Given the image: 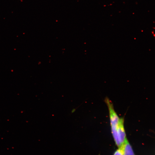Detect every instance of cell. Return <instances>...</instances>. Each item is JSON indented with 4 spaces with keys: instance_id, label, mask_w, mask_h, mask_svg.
<instances>
[{
    "instance_id": "cell-2",
    "label": "cell",
    "mask_w": 155,
    "mask_h": 155,
    "mask_svg": "<svg viewBox=\"0 0 155 155\" xmlns=\"http://www.w3.org/2000/svg\"><path fill=\"white\" fill-rule=\"evenodd\" d=\"M124 122L123 118H120L117 127L116 137L114 141L116 145L118 148L123 144L127 138L124 127Z\"/></svg>"
},
{
    "instance_id": "cell-3",
    "label": "cell",
    "mask_w": 155,
    "mask_h": 155,
    "mask_svg": "<svg viewBox=\"0 0 155 155\" xmlns=\"http://www.w3.org/2000/svg\"><path fill=\"white\" fill-rule=\"evenodd\" d=\"M122 146L123 151V155H135L132 147L127 138Z\"/></svg>"
},
{
    "instance_id": "cell-4",
    "label": "cell",
    "mask_w": 155,
    "mask_h": 155,
    "mask_svg": "<svg viewBox=\"0 0 155 155\" xmlns=\"http://www.w3.org/2000/svg\"><path fill=\"white\" fill-rule=\"evenodd\" d=\"M113 155H123V151L122 146L114 152Z\"/></svg>"
},
{
    "instance_id": "cell-1",
    "label": "cell",
    "mask_w": 155,
    "mask_h": 155,
    "mask_svg": "<svg viewBox=\"0 0 155 155\" xmlns=\"http://www.w3.org/2000/svg\"><path fill=\"white\" fill-rule=\"evenodd\" d=\"M105 101L108 109L111 133L114 139L116 137L117 129L120 118L115 112L113 104L109 99L106 98L105 99Z\"/></svg>"
},
{
    "instance_id": "cell-5",
    "label": "cell",
    "mask_w": 155,
    "mask_h": 155,
    "mask_svg": "<svg viewBox=\"0 0 155 155\" xmlns=\"http://www.w3.org/2000/svg\"><path fill=\"white\" fill-rule=\"evenodd\" d=\"M75 108H73V109L71 111V113H74L75 111Z\"/></svg>"
}]
</instances>
